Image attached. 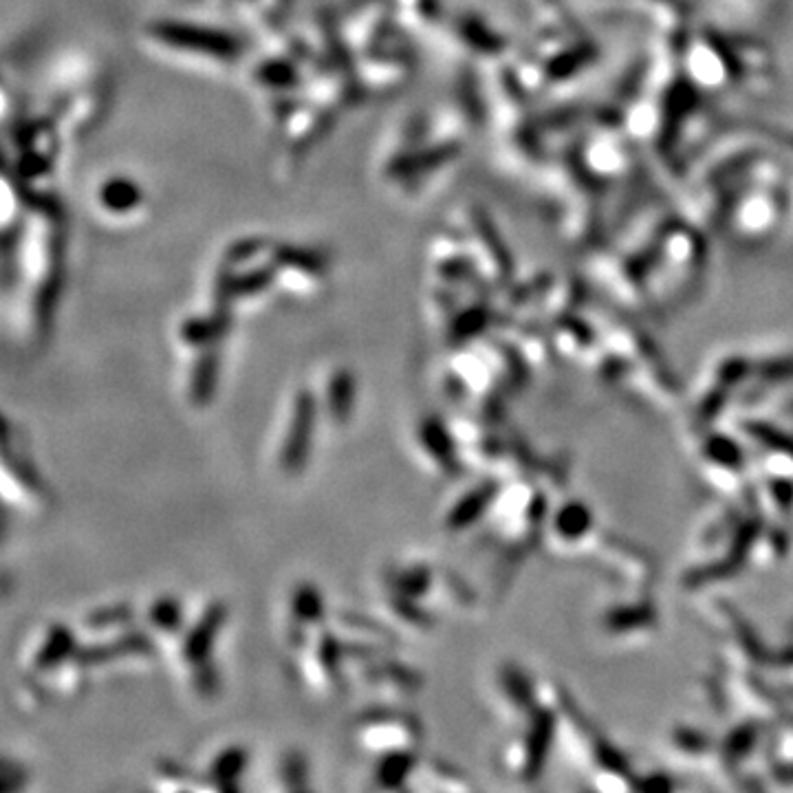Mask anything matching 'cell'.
Returning <instances> with one entry per match:
<instances>
[{
	"label": "cell",
	"instance_id": "obj_1",
	"mask_svg": "<svg viewBox=\"0 0 793 793\" xmlns=\"http://www.w3.org/2000/svg\"><path fill=\"white\" fill-rule=\"evenodd\" d=\"M313 417H315V404L311 395L300 393L296 399V408H293V419L287 434L285 450H282V465H285L289 472L302 470L304 461H307Z\"/></svg>",
	"mask_w": 793,
	"mask_h": 793
},
{
	"label": "cell",
	"instance_id": "obj_2",
	"mask_svg": "<svg viewBox=\"0 0 793 793\" xmlns=\"http://www.w3.org/2000/svg\"><path fill=\"white\" fill-rule=\"evenodd\" d=\"M225 619V611L221 604L212 606L208 613L203 615L197 628L192 630V635L186 639V646H183V655L190 661V664H203L210 655V648L216 639V633Z\"/></svg>",
	"mask_w": 793,
	"mask_h": 793
},
{
	"label": "cell",
	"instance_id": "obj_3",
	"mask_svg": "<svg viewBox=\"0 0 793 793\" xmlns=\"http://www.w3.org/2000/svg\"><path fill=\"white\" fill-rule=\"evenodd\" d=\"M421 445H426L430 456H434V461H437L441 467H445V470H452V467H456L454 445H452L450 434L445 432L443 426H439L437 421L423 423Z\"/></svg>",
	"mask_w": 793,
	"mask_h": 793
},
{
	"label": "cell",
	"instance_id": "obj_4",
	"mask_svg": "<svg viewBox=\"0 0 793 793\" xmlns=\"http://www.w3.org/2000/svg\"><path fill=\"white\" fill-rule=\"evenodd\" d=\"M355 404V384L353 379L340 373L338 377H333V382L329 386V412L333 419L346 421L351 417V410Z\"/></svg>",
	"mask_w": 793,
	"mask_h": 793
},
{
	"label": "cell",
	"instance_id": "obj_5",
	"mask_svg": "<svg viewBox=\"0 0 793 793\" xmlns=\"http://www.w3.org/2000/svg\"><path fill=\"white\" fill-rule=\"evenodd\" d=\"M415 767V756L410 752H395L384 758V763L377 769V780L382 787H399L410 774V769Z\"/></svg>",
	"mask_w": 793,
	"mask_h": 793
},
{
	"label": "cell",
	"instance_id": "obj_6",
	"mask_svg": "<svg viewBox=\"0 0 793 793\" xmlns=\"http://www.w3.org/2000/svg\"><path fill=\"white\" fill-rule=\"evenodd\" d=\"M247 756H245V752L241 747H232V749H225V752L216 758V763H214V769H212V778L214 780H219L221 785L219 787H223V789H234V785L232 782L241 776V771L245 769V760Z\"/></svg>",
	"mask_w": 793,
	"mask_h": 793
},
{
	"label": "cell",
	"instance_id": "obj_7",
	"mask_svg": "<svg viewBox=\"0 0 793 793\" xmlns=\"http://www.w3.org/2000/svg\"><path fill=\"white\" fill-rule=\"evenodd\" d=\"M293 611H296L298 622H320L322 619V602L320 593L313 586H300L293 597Z\"/></svg>",
	"mask_w": 793,
	"mask_h": 793
},
{
	"label": "cell",
	"instance_id": "obj_8",
	"mask_svg": "<svg viewBox=\"0 0 793 793\" xmlns=\"http://www.w3.org/2000/svg\"><path fill=\"white\" fill-rule=\"evenodd\" d=\"M485 494H487V492H483V490L472 492L470 496H465L461 503H456L454 509L450 512L448 525H450L452 529H459V527L470 525L474 518H479V516H481V509H483V505H485Z\"/></svg>",
	"mask_w": 793,
	"mask_h": 793
},
{
	"label": "cell",
	"instance_id": "obj_9",
	"mask_svg": "<svg viewBox=\"0 0 793 793\" xmlns=\"http://www.w3.org/2000/svg\"><path fill=\"white\" fill-rule=\"evenodd\" d=\"M397 586H399V595L406 597V600L419 597L421 593L428 591L430 571L428 569H412V571L401 573L397 578Z\"/></svg>",
	"mask_w": 793,
	"mask_h": 793
},
{
	"label": "cell",
	"instance_id": "obj_10",
	"mask_svg": "<svg viewBox=\"0 0 793 793\" xmlns=\"http://www.w3.org/2000/svg\"><path fill=\"white\" fill-rule=\"evenodd\" d=\"M152 619H155L157 626L172 630L181 626V606L179 602H161L152 611Z\"/></svg>",
	"mask_w": 793,
	"mask_h": 793
}]
</instances>
